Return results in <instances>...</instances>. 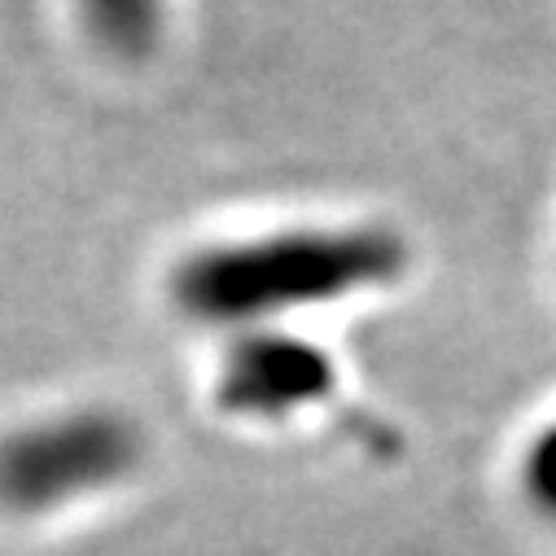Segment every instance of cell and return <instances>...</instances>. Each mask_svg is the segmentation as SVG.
Returning a JSON list of instances; mask_svg holds the SVG:
<instances>
[{
	"label": "cell",
	"mask_w": 556,
	"mask_h": 556,
	"mask_svg": "<svg viewBox=\"0 0 556 556\" xmlns=\"http://www.w3.org/2000/svg\"><path fill=\"white\" fill-rule=\"evenodd\" d=\"M141 465V434L110 407H71L0 434V508L45 517L118 486Z\"/></svg>",
	"instance_id": "obj_1"
},
{
	"label": "cell",
	"mask_w": 556,
	"mask_h": 556,
	"mask_svg": "<svg viewBox=\"0 0 556 556\" xmlns=\"http://www.w3.org/2000/svg\"><path fill=\"white\" fill-rule=\"evenodd\" d=\"M377 258L364 250L325 245H228L189 258L176 271V299L189 316L206 325H250L254 316L286 312L299 303H320L346 294L351 281L372 276Z\"/></svg>",
	"instance_id": "obj_2"
},
{
	"label": "cell",
	"mask_w": 556,
	"mask_h": 556,
	"mask_svg": "<svg viewBox=\"0 0 556 556\" xmlns=\"http://www.w3.org/2000/svg\"><path fill=\"white\" fill-rule=\"evenodd\" d=\"M329 386L333 372L320 351L281 338H254L228 355L219 372V403L232 416H286L325 399Z\"/></svg>",
	"instance_id": "obj_3"
},
{
	"label": "cell",
	"mask_w": 556,
	"mask_h": 556,
	"mask_svg": "<svg viewBox=\"0 0 556 556\" xmlns=\"http://www.w3.org/2000/svg\"><path fill=\"white\" fill-rule=\"evenodd\" d=\"M75 14L92 45L118 58H136L159 36L163 0H75Z\"/></svg>",
	"instance_id": "obj_4"
},
{
	"label": "cell",
	"mask_w": 556,
	"mask_h": 556,
	"mask_svg": "<svg viewBox=\"0 0 556 556\" xmlns=\"http://www.w3.org/2000/svg\"><path fill=\"white\" fill-rule=\"evenodd\" d=\"M521 491H526V500H530L547 521H556V426H547V430L526 447V460H521Z\"/></svg>",
	"instance_id": "obj_5"
}]
</instances>
